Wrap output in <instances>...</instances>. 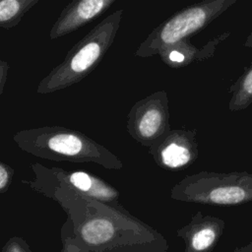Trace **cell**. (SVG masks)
I'll return each instance as SVG.
<instances>
[{"mask_svg": "<svg viewBox=\"0 0 252 252\" xmlns=\"http://www.w3.org/2000/svg\"><path fill=\"white\" fill-rule=\"evenodd\" d=\"M34 179L23 182L56 201L67 214L63 224L88 252H167L164 236L123 206L83 196L56 177L50 167L32 163Z\"/></svg>", "mask_w": 252, "mask_h": 252, "instance_id": "6da1fadb", "label": "cell"}, {"mask_svg": "<svg viewBox=\"0 0 252 252\" xmlns=\"http://www.w3.org/2000/svg\"><path fill=\"white\" fill-rule=\"evenodd\" d=\"M14 142L36 158L71 162H93L107 169H121L122 160L85 133L63 126H40L18 131Z\"/></svg>", "mask_w": 252, "mask_h": 252, "instance_id": "7a4b0ae2", "label": "cell"}, {"mask_svg": "<svg viewBox=\"0 0 252 252\" xmlns=\"http://www.w3.org/2000/svg\"><path fill=\"white\" fill-rule=\"evenodd\" d=\"M124 10L117 9L82 37L36 88V94H47L69 88L91 74L115 40Z\"/></svg>", "mask_w": 252, "mask_h": 252, "instance_id": "3957f363", "label": "cell"}, {"mask_svg": "<svg viewBox=\"0 0 252 252\" xmlns=\"http://www.w3.org/2000/svg\"><path fill=\"white\" fill-rule=\"evenodd\" d=\"M170 198L185 203L238 206L252 202V173L202 170L186 175L170 189Z\"/></svg>", "mask_w": 252, "mask_h": 252, "instance_id": "277c9868", "label": "cell"}, {"mask_svg": "<svg viewBox=\"0 0 252 252\" xmlns=\"http://www.w3.org/2000/svg\"><path fill=\"white\" fill-rule=\"evenodd\" d=\"M236 0H203L178 10L156 27L139 44L135 56L158 55L164 47L200 32L236 4Z\"/></svg>", "mask_w": 252, "mask_h": 252, "instance_id": "5b68a950", "label": "cell"}, {"mask_svg": "<svg viewBox=\"0 0 252 252\" xmlns=\"http://www.w3.org/2000/svg\"><path fill=\"white\" fill-rule=\"evenodd\" d=\"M128 134L148 149L170 130L167 93L155 92L136 101L127 114Z\"/></svg>", "mask_w": 252, "mask_h": 252, "instance_id": "8992f818", "label": "cell"}, {"mask_svg": "<svg viewBox=\"0 0 252 252\" xmlns=\"http://www.w3.org/2000/svg\"><path fill=\"white\" fill-rule=\"evenodd\" d=\"M197 129H170L149 148V154L161 168L180 171L199 157Z\"/></svg>", "mask_w": 252, "mask_h": 252, "instance_id": "52a82bcc", "label": "cell"}, {"mask_svg": "<svg viewBox=\"0 0 252 252\" xmlns=\"http://www.w3.org/2000/svg\"><path fill=\"white\" fill-rule=\"evenodd\" d=\"M225 222L222 219L197 212L176 234L185 244V252H211L220 241Z\"/></svg>", "mask_w": 252, "mask_h": 252, "instance_id": "ba28073f", "label": "cell"}, {"mask_svg": "<svg viewBox=\"0 0 252 252\" xmlns=\"http://www.w3.org/2000/svg\"><path fill=\"white\" fill-rule=\"evenodd\" d=\"M115 0H74L71 1L53 24L49 32L51 39H57L91 23L107 11Z\"/></svg>", "mask_w": 252, "mask_h": 252, "instance_id": "9c48e42d", "label": "cell"}, {"mask_svg": "<svg viewBox=\"0 0 252 252\" xmlns=\"http://www.w3.org/2000/svg\"><path fill=\"white\" fill-rule=\"evenodd\" d=\"M230 34V32L217 34L202 46L194 45L189 38H186L164 47L158 52V56L166 66L172 69L184 68L214 57L219 44L227 39Z\"/></svg>", "mask_w": 252, "mask_h": 252, "instance_id": "30bf717a", "label": "cell"}, {"mask_svg": "<svg viewBox=\"0 0 252 252\" xmlns=\"http://www.w3.org/2000/svg\"><path fill=\"white\" fill-rule=\"evenodd\" d=\"M50 170L79 194L105 204L121 206L117 189L101 178L83 170H65L59 167H50Z\"/></svg>", "mask_w": 252, "mask_h": 252, "instance_id": "8fae6325", "label": "cell"}, {"mask_svg": "<svg viewBox=\"0 0 252 252\" xmlns=\"http://www.w3.org/2000/svg\"><path fill=\"white\" fill-rule=\"evenodd\" d=\"M227 91L230 94L228 110L232 112L241 111L252 104V61L244 68Z\"/></svg>", "mask_w": 252, "mask_h": 252, "instance_id": "7c38bea8", "label": "cell"}, {"mask_svg": "<svg viewBox=\"0 0 252 252\" xmlns=\"http://www.w3.org/2000/svg\"><path fill=\"white\" fill-rule=\"evenodd\" d=\"M38 0H0V28L12 29L20 24Z\"/></svg>", "mask_w": 252, "mask_h": 252, "instance_id": "4fadbf2b", "label": "cell"}, {"mask_svg": "<svg viewBox=\"0 0 252 252\" xmlns=\"http://www.w3.org/2000/svg\"><path fill=\"white\" fill-rule=\"evenodd\" d=\"M61 239H62V249L60 252H88L81 244H79L73 236L62 227L61 229Z\"/></svg>", "mask_w": 252, "mask_h": 252, "instance_id": "5bb4252c", "label": "cell"}, {"mask_svg": "<svg viewBox=\"0 0 252 252\" xmlns=\"http://www.w3.org/2000/svg\"><path fill=\"white\" fill-rule=\"evenodd\" d=\"M1 252H32L27 242L21 237H11L2 247Z\"/></svg>", "mask_w": 252, "mask_h": 252, "instance_id": "9a60e30c", "label": "cell"}, {"mask_svg": "<svg viewBox=\"0 0 252 252\" xmlns=\"http://www.w3.org/2000/svg\"><path fill=\"white\" fill-rule=\"evenodd\" d=\"M13 176L14 169L8 164L0 161V193H4L9 189Z\"/></svg>", "mask_w": 252, "mask_h": 252, "instance_id": "2e32d148", "label": "cell"}, {"mask_svg": "<svg viewBox=\"0 0 252 252\" xmlns=\"http://www.w3.org/2000/svg\"><path fill=\"white\" fill-rule=\"evenodd\" d=\"M9 71V64L4 60H0V95L2 94L5 87V83L7 81Z\"/></svg>", "mask_w": 252, "mask_h": 252, "instance_id": "e0dca14e", "label": "cell"}, {"mask_svg": "<svg viewBox=\"0 0 252 252\" xmlns=\"http://www.w3.org/2000/svg\"><path fill=\"white\" fill-rule=\"evenodd\" d=\"M229 252H252V241H250L246 245L234 248L233 250H231Z\"/></svg>", "mask_w": 252, "mask_h": 252, "instance_id": "ac0fdd59", "label": "cell"}, {"mask_svg": "<svg viewBox=\"0 0 252 252\" xmlns=\"http://www.w3.org/2000/svg\"><path fill=\"white\" fill-rule=\"evenodd\" d=\"M243 45H244V47H252V30L249 32V34L246 36V39H245Z\"/></svg>", "mask_w": 252, "mask_h": 252, "instance_id": "d6986e66", "label": "cell"}]
</instances>
